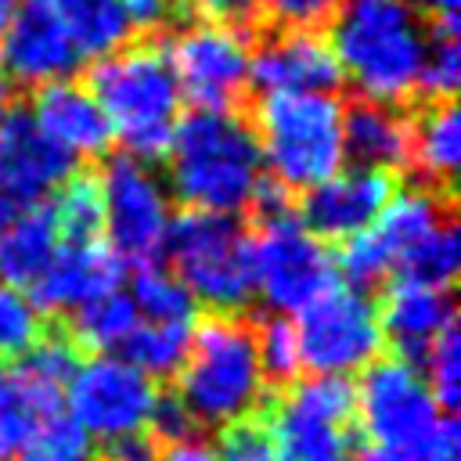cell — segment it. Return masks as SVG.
<instances>
[{
    "instance_id": "6da1fadb",
    "label": "cell",
    "mask_w": 461,
    "mask_h": 461,
    "mask_svg": "<svg viewBox=\"0 0 461 461\" xmlns=\"http://www.w3.org/2000/svg\"><path fill=\"white\" fill-rule=\"evenodd\" d=\"M328 47L339 76L364 101L396 108L418 94L429 25L414 0H342L331 14Z\"/></svg>"
},
{
    "instance_id": "7a4b0ae2",
    "label": "cell",
    "mask_w": 461,
    "mask_h": 461,
    "mask_svg": "<svg viewBox=\"0 0 461 461\" xmlns=\"http://www.w3.org/2000/svg\"><path fill=\"white\" fill-rule=\"evenodd\" d=\"M166 191L187 209L220 216L249 209L263 184V158L252 126L230 108H194L176 122L166 148Z\"/></svg>"
},
{
    "instance_id": "3957f363",
    "label": "cell",
    "mask_w": 461,
    "mask_h": 461,
    "mask_svg": "<svg viewBox=\"0 0 461 461\" xmlns=\"http://www.w3.org/2000/svg\"><path fill=\"white\" fill-rule=\"evenodd\" d=\"M101 104L112 140L140 162L162 158L180 122V83L166 58V47H119L94 61L90 86Z\"/></svg>"
},
{
    "instance_id": "277c9868",
    "label": "cell",
    "mask_w": 461,
    "mask_h": 461,
    "mask_svg": "<svg viewBox=\"0 0 461 461\" xmlns=\"http://www.w3.org/2000/svg\"><path fill=\"white\" fill-rule=\"evenodd\" d=\"M176 396L194 425L223 429L259 414L267 403V375L256 328L234 313H216L191 328V346L176 371Z\"/></svg>"
},
{
    "instance_id": "5b68a950",
    "label": "cell",
    "mask_w": 461,
    "mask_h": 461,
    "mask_svg": "<svg viewBox=\"0 0 461 461\" xmlns=\"http://www.w3.org/2000/svg\"><path fill=\"white\" fill-rule=\"evenodd\" d=\"M346 108L335 94H263L256 144L263 169L285 191H310L346 166Z\"/></svg>"
},
{
    "instance_id": "8992f818",
    "label": "cell",
    "mask_w": 461,
    "mask_h": 461,
    "mask_svg": "<svg viewBox=\"0 0 461 461\" xmlns=\"http://www.w3.org/2000/svg\"><path fill=\"white\" fill-rule=\"evenodd\" d=\"M162 252L194 303L216 313H238L252 303V245L234 216L184 209L173 216Z\"/></svg>"
},
{
    "instance_id": "52a82bcc",
    "label": "cell",
    "mask_w": 461,
    "mask_h": 461,
    "mask_svg": "<svg viewBox=\"0 0 461 461\" xmlns=\"http://www.w3.org/2000/svg\"><path fill=\"white\" fill-rule=\"evenodd\" d=\"M299 360L313 375L349 378L382 357V321L378 306L364 288L331 285L313 303H306L295 321Z\"/></svg>"
},
{
    "instance_id": "ba28073f",
    "label": "cell",
    "mask_w": 461,
    "mask_h": 461,
    "mask_svg": "<svg viewBox=\"0 0 461 461\" xmlns=\"http://www.w3.org/2000/svg\"><path fill=\"white\" fill-rule=\"evenodd\" d=\"M357 396L349 378H295L267 414L274 461H346L353 443Z\"/></svg>"
},
{
    "instance_id": "9c48e42d",
    "label": "cell",
    "mask_w": 461,
    "mask_h": 461,
    "mask_svg": "<svg viewBox=\"0 0 461 461\" xmlns=\"http://www.w3.org/2000/svg\"><path fill=\"white\" fill-rule=\"evenodd\" d=\"M101 191V230L108 249L122 263L148 267L162 256L166 230L173 223V202L155 169L133 155H115L97 176Z\"/></svg>"
},
{
    "instance_id": "30bf717a",
    "label": "cell",
    "mask_w": 461,
    "mask_h": 461,
    "mask_svg": "<svg viewBox=\"0 0 461 461\" xmlns=\"http://www.w3.org/2000/svg\"><path fill=\"white\" fill-rule=\"evenodd\" d=\"M252 245V292L277 313H299L335 285V259L295 212L259 220Z\"/></svg>"
},
{
    "instance_id": "8fae6325",
    "label": "cell",
    "mask_w": 461,
    "mask_h": 461,
    "mask_svg": "<svg viewBox=\"0 0 461 461\" xmlns=\"http://www.w3.org/2000/svg\"><path fill=\"white\" fill-rule=\"evenodd\" d=\"M353 396L360 432L378 450L411 457L439 421V403L432 400L418 364L400 357H378L375 364H367L360 371V385H353Z\"/></svg>"
},
{
    "instance_id": "7c38bea8",
    "label": "cell",
    "mask_w": 461,
    "mask_h": 461,
    "mask_svg": "<svg viewBox=\"0 0 461 461\" xmlns=\"http://www.w3.org/2000/svg\"><path fill=\"white\" fill-rule=\"evenodd\" d=\"M155 396V382L130 360L94 353L68 378V418L86 436L119 439L148 429Z\"/></svg>"
},
{
    "instance_id": "4fadbf2b",
    "label": "cell",
    "mask_w": 461,
    "mask_h": 461,
    "mask_svg": "<svg viewBox=\"0 0 461 461\" xmlns=\"http://www.w3.org/2000/svg\"><path fill=\"white\" fill-rule=\"evenodd\" d=\"M180 94L191 97L198 108L227 112L249 86V58L252 47L234 25L198 22L176 32L166 47Z\"/></svg>"
},
{
    "instance_id": "5bb4252c",
    "label": "cell",
    "mask_w": 461,
    "mask_h": 461,
    "mask_svg": "<svg viewBox=\"0 0 461 461\" xmlns=\"http://www.w3.org/2000/svg\"><path fill=\"white\" fill-rule=\"evenodd\" d=\"M79 50L50 0H14L0 32V76L22 86H47L79 68Z\"/></svg>"
},
{
    "instance_id": "9a60e30c",
    "label": "cell",
    "mask_w": 461,
    "mask_h": 461,
    "mask_svg": "<svg viewBox=\"0 0 461 461\" xmlns=\"http://www.w3.org/2000/svg\"><path fill=\"white\" fill-rule=\"evenodd\" d=\"M68 173L72 158L36 130L29 112H11L0 122V223L43 205Z\"/></svg>"
},
{
    "instance_id": "2e32d148",
    "label": "cell",
    "mask_w": 461,
    "mask_h": 461,
    "mask_svg": "<svg viewBox=\"0 0 461 461\" xmlns=\"http://www.w3.org/2000/svg\"><path fill=\"white\" fill-rule=\"evenodd\" d=\"M393 194V176L367 166H342L303 194L299 220L313 238L346 241L367 230Z\"/></svg>"
},
{
    "instance_id": "e0dca14e",
    "label": "cell",
    "mask_w": 461,
    "mask_h": 461,
    "mask_svg": "<svg viewBox=\"0 0 461 461\" xmlns=\"http://www.w3.org/2000/svg\"><path fill=\"white\" fill-rule=\"evenodd\" d=\"M249 83L263 94H331L342 76L317 29H281L252 50Z\"/></svg>"
},
{
    "instance_id": "ac0fdd59",
    "label": "cell",
    "mask_w": 461,
    "mask_h": 461,
    "mask_svg": "<svg viewBox=\"0 0 461 461\" xmlns=\"http://www.w3.org/2000/svg\"><path fill=\"white\" fill-rule=\"evenodd\" d=\"M122 259L101 241H61L47 270L25 292L36 310H79L83 303L115 292L122 281Z\"/></svg>"
},
{
    "instance_id": "d6986e66",
    "label": "cell",
    "mask_w": 461,
    "mask_h": 461,
    "mask_svg": "<svg viewBox=\"0 0 461 461\" xmlns=\"http://www.w3.org/2000/svg\"><path fill=\"white\" fill-rule=\"evenodd\" d=\"M29 119L72 162L76 158H97L112 148L108 119H104L101 104L94 101V94L83 83L58 79V83L40 86L36 97H32Z\"/></svg>"
},
{
    "instance_id": "ffe728a7",
    "label": "cell",
    "mask_w": 461,
    "mask_h": 461,
    "mask_svg": "<svg viewBox=\"0 0 461 461\" xmlns=\"http://www.w3.org/2000/svg\"><path fill=\"white\" fill-rule=\"evenodd\" d=\"M382 321V339L393 342L400 360L418 364L429 346L454 324V303L450 292L443 288H425V285H393L385 303L378 306Z\"/></svg>"
},
{
    "instance_id": "44dd1931",
    "label": "cell",
    "mask_w": 461,
    "mask_h": 461,
    "mask_svg": "<svg viewBox=\"0 0 461 461\" xmlns=\"http://www.w3.org/2000/svg\"><path fill=\"white\" fill-rule=\"evenodd\" d=\"M342 133L346 158H353V166L382 169L389 176L411 166V119L400 115L393 104H353L342 119Z\"/></svg>"
},
{
    "instance_id": "7402d4cb",
    "label": "cell",
    "mask_w": 461,
    "mask_h": 461,
    "mask_svg": "<svg viewBox=\"0 0 461 461\" xmlns=\"http://www.w3.org/2000/svg\"><path fill=\"white\" fill-rule=\"evenodd\" d=\"M61 414V389L25 367L0 371V461H18L29 439Z\"/></svg>"
},
{
    "instance_id": "603a6c76",
    "label": "cell",
    "mask_w": 461,
    "mask_h": 461,
    "mask_svg": "<svg viewBox=\"0 0 461 461\" xmlns=\"http://www.w3.org/2000/svg\"><path fill=\"white\" fill-rule=\"evenodd\" d=\"M61 249V230L50 205H32L0 223V285L29 292Z\"/></svg>"
},
{
    "instance_id": "cb8c5ba5",
    "label": "cell",
    "mask_w": 461,
    "mask_h": 461,
    "mask_svg": "<svg viewBox=\"0 0 461 461\" xmlns=\"http://www.w3.org/2000/svg\"><path fill=\"white\" fill-rule=\"evenodd\" d=\"M443 220H447V205L432 191H425V187H403V191H393L389 194L385 209L367 227V234H371L375 249L382 252V259H385V267L393 274L396 259L418 238H425L436 223H443Z\"/></svg>"
},
{
    "instance_id": "d4e9b609",
    "label": "cell",
    "mask_w": 461,
    "mask_h": 461,
    "mask_svg": "<svg viewBox=\"0 0 461 461\" xmlns=\"http://www.w3.org/2000/svg\"><path fill=\"white\" fill-rule=\"evenodd\" d=\"M83 61H97L130 40L126 0H50Z\"/></svg>"
},
{
    "instance_id": "484cf974",
    "label": "cell",
    "mask_w": 461,
    "mask_h": 461,
    "mask_svg": "<svg viewBox=\"0 0 461 461\" xmlns=\"http://www.w3.org/2000/svg\"><path fill=\"white\" fill-rule=\"evenodd\" d=\"M411 162L436 184H447L461 162V115L454 101H432L411 122Z\"/></svg>"
},
{
    "instance_id": "4316f807",
    "label": "cell",
    "mask_w": 461,
    "mask_h": 461,
    "mask_svg": "<svg viewBox=\"0 0 461 461\" xmlns=\"http://www.w3.org/2000/svg\"><path fill=\"white\" fill-rule=\"evenodd\" d=\"M457 267H461V238H457L454 220L447 216L396 259L393 274H400V281H407V285H425V288L447 292L457 277Z\"/></svg>"
},
{
    "instance_id": "83f0119b",
    "label": "cell",
    "mask_w": 461,
    "mask_h": 461,
    "mask_svg": "<svg viewBox=\"0 0 461 461\" xmlns=\"http://www.w3.org/2000/svg\"><path fill=\"white\" fill-rule=\"evenodd\" d=\"M191 328L194 324H176V321H137V328L122 342V360H130L151 382L173 378L187 357Z\"/></svg>"
},
{
    "instance_id": "f1b7e54d",
    "label": "cell",
    "mask_w": 461,
    "mask_h": 461,
    "mask_svg": "<svg viewBox=\"0 0 461 461\" xmlns=\"http://www.w3.org/2000/svg\"><path fill=\"white\" fill-rule=\"evenodd\" d=\"M137 306L130 299V292H104L90 303H83L79 310H72V339L94 353H108V349H122V342L130 339V331L137 328Z\"/></svg>"
},
{
    "instance_id": "f546056e",
    "label": "cell",
    "mask_w": 461,
    "mask_h": 461,
    "mask_svg": "<svg viewBox=\"0 0 461 461\" xmlns=\"http://www.w3.org/2000/svg\"><path fill=\"white\" fill-rule=\"evenodd\" d=\"M50 212H54V223L61 230V241H97V234H101V191H97V176H90V173H68L65 184L54 191Z\"/></svg>"
},
{
    "instance_id": "4dcf8cb0",
    "label": "cell",
    "mask_w": 461,
    "mask_h": 461,
    "mask_svg": "<svg viewBox=\"0 0 461 461\" xmlns=\"http://www.w3.org/2000/svg\"><path fill=\"white\" fill-rule=\"evenodd\" d=\"M137 317L140 321H176V324H191L194 317V299L191 292L173 277V270L166 267H140L133 277V292H130Z\"/></svg>"
},
{
    "instance_id": "1f68e13d",
    "label": "cell",
    "mask_w": 461,
    "mask_h": 461,
    "mask_svg": "<svg viewBox=\"0 0 461 461\" xmlns=\"http://www.w3.org/2000/svg\"><path fill=\"white\" fill-rule=\"evenodd\" d=\"M43 335L40 310L22 288L0 285V364L22 360Z\"/></svg>"
},
{
    "instance_id": "d6a6232c",
    "label": "cell",
    "mask_w": 461,
    "mask_h": 461,
    "mask_svg": "<svg viewBox=\"0 0 461 461\" xmlns=\"http://www.w3.org/2000/svg\"><path fill=\"white\" fill-rule=\"evenodd\" d=\"M425 360V385L432 393V400L439 403V411H454L457 400H461V339H457V328L450 324L432 346L429 353L421 357Z\"/></svg>"
},
{
    "instance_id": "836d02e7",
    "label": "cell",
    "mask_w": 461,
    "mask_h": 461,
    "mask_svg": "<svg viewBox=\"0 0 461 461\" xmlns=\"http://www.w3.org/2000/svg\"><path fill=\"white\" fill-rule=\"evenodd\" d=\"M256 349H259V364H263L267 382H277L288 389L295 382V375L303 371L295 328L288 317H270L267 324H259L256 328Z\"/></svg>"
},
{
    "instance_id": "e575fe53",
    "label": "cell",
    "mask_w": 461,
    "mask_h": 461,
    "mask_svg": "<svg viewBox=\"0 0 461 461\" xmlns=\"http://www.w3.org/2000/svg\"><path fill=\"white\" fill-rule=\"evenodd\" d=\"M18 461H94V443L61 411L50 421H43V429L29 439V447L22 450Z\"/></svg>"
},
{
    "instance_id": "d590c367",
    "label": "cell",
    "mask_w": 461,
    "mask_h": 461,
    "mask_svg": "<svg viewBox=\"0 0 461 461\" xmlns=\"http://www.w3.org/2000/svg\"><path fill=\"white\" fill-rule=\"evenodd\" d=\"M457 83H461V47H457V36L429 32V50H425V65H421V76H418V90L429 94L432 101H450Z\"/></svg>"
},
{
    "instance_id": "8d00e7d4",
    "label": "cell",
    "mask_w": 461,
    "mask_h": 461,
    "mask_svg": "<svg viewBox=\"0 0 461 461\" xmlns=\"http://www.w3.org/2000/svg\"><path fill=\"white\" fill-rule=\"evenodd\" d=\"M212 454L216 461H274V436H270L267 418L252 414V418L223 425Z\"/></svg>"
},
{
    "instance_id": "74e56055",
    "label": "cell",
    "mask_w": 461,
    "mask_h": 461,
    "mask_svg": "<svg viewBox=\"0 0 461 461\" xmlns=\"http://www.w3.org/2000/svg\"><path fill=\"white\" fill-rule=\"evenodd\" d=\"M18 367H25L29 375H36V378H43V382H50V385H58V389H65L68 385V378H72V371L79 367V357H76V342L68 339V335H58V331H43L40 335V342L22 357V364Z\"/></svg>"
},
{
    "instance_id": "f35d334b",
    "label": "cell",
    "mask_w": 461,
    "mask_h": 461,
    "mask_svg": "<svg viewBox=\"0 0 461 461\" xmlns=\"http://www.w3.org/2000/svg\"><path fill=\"white\" fill-rule=\"evenodd\" d=\"M194 418L187 414V407L180 403L176 393H166V396H155V407H151V418H148V432L162 443V447H176L184 439H194Z\"/></svg>"
},
{
    "instance_id": "ab89813d",
    "label": "cell",
    "mask_w": 461,
    "mask_h": 461,
    "mask_svg": "<svg viewBox=\"0 0 461 461\" xmlns=\"http://www.w3.org/2000/svg\"><path fill=\"white\" fill-rule=\"evenodd\" d=\"M342 0H259V7L285 29H313L335 14Z\"/></svg>"
},
{
    "instance_id": "60d3db41",
    "label": "cell",
    "mask_w": 461,
    "mask_h": 461,
    "mask_svg": "<svg viewBox=\"0 0 461 461\" xmlns=\"http://www.w3.org/2000/svg\"><path fill=\"white\" fill-rule=\"evenodd\" d=\"M411 457L414 461H461V432H457V421L450 414H439V421L418 443V450Z\"/></svg>"
},
{
    "instance_id": "b9f144b4",
    "label": "cell",
    "mask_w": 461,
    "mask_h": 461,
    "mask_svg": "<svg viewBox=\"0 0 461 461\" xmlns=\"http://www.w3.org/2000/svg\"><path fill=\"white\" fill-rule=\"evenodd\" d=\"M169 0H126V18L133 32H155L169 18Z\"/></svg>"
},
{
    "instance_id": "7bdbcfd3",
    "label": "cell",
    "mask_w": 461,
    "mask_h": 461,
    "mask_svg": "<svg viewBox=\"0 0 461 461\" xmlns=\"http://www.w3.org/2000/svg\"><path fill=\"white\" fill-rule=\"evenodd\" d=\"M198 11L209 18V22H220V25H234V22H245L256 14L259 0H194Z\"/></svg>"
},
{
    "instance_id": "ee69618b",
    "label": "cell",
    "mask_w": 461,
    "mask_h": 461,
    "mask_svg": "<svg viewBox=\"0 0 461 461\" xmlns=\"http://www.w3.org/2000/svg\"><path fill=\"white\" fill-rule=\"evenodd\" d=\"M414 7H418V14L425 18L429 14V22H432V29L429 32H447V36H457V11H461V0H414Z\"/></svg>"
},
{
    "instance_id": "f6af8a7d",
    "label": "cell",
    "mask_w": 461,
    "mask_h": 461,
    "mask_svg": "<svg viewBox=\"0 0 461 461\" xmlns=\"http://www.w3.org/2000/svg\"><path fill=\"white\" fill-rule=\"evenodd\" d=\"M360 461H414V457L396 454V450H378V447H371V450H364V454H360Z\"/></svg>"
},
{
    "instance_id": "bcb514c9",
    "label": "cell",
    "mask_w": 461,
    "mask_h": 461,
    "mask_svg": "<svg viewBox=\"0 0 461 461\" xmlns=\"http://www.w3.org/2000/svg\"><path fill=\"white\" fill-rule=\"evenodd\" d=\"M11 112H14V108H11V86H7V79L0 76V122H4Z\"/></svg>"
},
{
    "instance_id": "7dc6e473",
    "label": "cell",
    "mask_w": 461,
    "mask_h": 461,
    "mask_svg": "<svg viewBox=\"0 0 461 461\" xmlns=\"http://www.w3.org/2000/svg\"><path fill=\"white\" fill-rule=\"evenodd\" d=\"M11 7H14V0H0V32H4V25H7V14H11Z\"/></svg>"
},
{
    "instance_id": "c3c4849f",
    "label": "cell",
    "mask_w": 461,
    "mask_h": 461,
    "mask_svg": "<svg viewBox=\"0 0 461 461\" xmlns=\"http://www.w3.org/2000/svg\"><path fill=\"white\" fill-rule=\"evenodd\" d=\"M169 4H173V0H169Z\"/></svg>"
}]
</instances>
